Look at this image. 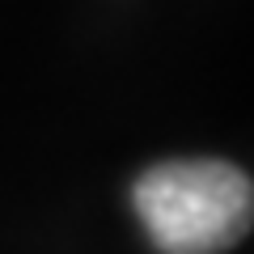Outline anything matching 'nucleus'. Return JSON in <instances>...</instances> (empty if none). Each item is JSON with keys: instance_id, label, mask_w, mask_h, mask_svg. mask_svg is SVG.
Listing matches in <instances>:
<instances>
[{"instance_id": "obj_1", "label": "nucleus", "mask_w": 254, "mask_h": 254, "mask_svg": "<svg viewBox=\"0 0 254 254\" xmlns=\"http://www.w3.org/2000/svg\"><path fill=\"white\" fill-rule=\"evenodd\" d=\"M131 203L161 254H220L250 233L254 187L229 161H165L131 187Z\"/></svg>"}]
</instances>
